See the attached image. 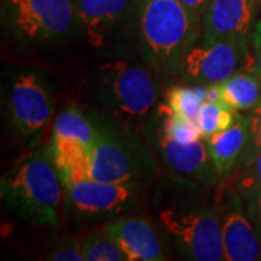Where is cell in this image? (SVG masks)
Listing matches in <instances>:
<instances>
[{
    "mask_svg": "<svg viewBox=\"0 0 261 261\" xmlns=\"http://www.w3.org/2000/svg\"><path fill=\"white\" fill-rule=\"evenodd\" d=\"M248 71L261 77V19L257 20L251 34V57Z\"/></svg>",
    "mask_w": 261,
    "mask_h": 261,
    "instance_id": "4316f807",
    "label": "cell"
},
{
    "mask_svg": "<svg viewBox=\"0 0 261 261\" xmlns=\"http://www.w3.org/2000/svg\"><path fill=\"white\" fill-rule=\"evenodd\" d=\"M137 186L105 183L84 178L65 186V196L75 214L90 218L116 216L134 209L138 199Z\"/></svg>",
    "mask_w": 261,
    "mask_h": 261,
    "instance_id": "30bf717a",
    "label": "cell"
},
{
    "mask_svg": "<svg viewBox=\"0 0 261 261\" xmlns=\"http://www.w3.org/2000/svg\"><path fill=\"white\" fill-rule=\"evenodd\" d=\"M209 155L219 177L231 176L245 159L250 147L248 119L238 113L237 119L228 129L206 138Z\"/></svg>",
    "mask_w": 261,
    "mask_h": 261,
    "instance_id": "5bb4252c",
    "label": "cell"
},
{
    "mask_svg": "<svg viewBox=\"0 0 261 261\" xmlns=\"http://www.w3.org/2000/svg\"><path fill=\"white\" fill-rule=\"evenodd\" d=\"M215 206L221 215L225 260H261L260 235L248 216L243 196L228 177H225V183L219 186Z\"/></svg>",
    "mask_w": 261,
    "mask_h": 261,
    "instance_id": "ba28073f",
    "label": "cell"
},
{
    "mask_svg": "<svg viewBox=\"0 0 261 261\" xmlns=\"http://www.w3.org/2000/svg\"><path fill=\"white\" fill-rule=\"evenodd\" d=\"M257 13L258 0H211L202 20V37L251 39Z\"/></svg>",
    "mask_w": 261,
    "mask_h": 261,
    "instance_id": "8fae6325",
    "label": "cell"
},
{
    "mask_svg": "<svg viewBox=\"0 0 261 261\" xmlns=\"http://www.w3.org/2000/svg\"><path fill=\"white\" fill-rule=\"evenodd\" d=\"M185 8H186L195 18H197L200 22L203 20L206 9L211 3V0H178Z\"/></svg>",
    "mask_w": 261,
    "mask_h": 261,
    "instance_id": "83f0119b",
    "label": "cell"
},
{
    "mask_svg": "<svg viewBox=\"0 0 261 261\" xmlns=\"http://www.w3.org/2000/svg\"><path fill=\"white\" fill-rule=\"evenodd\" d=\"M90 178L141 187L155 173L154 159L140 140L109 122H97Z\"/></svg>",
    "mask_w": 261,
    "mask_h": 261,
    "instance_id": "3957f363",
    "label": "cell"
},
{
    "mask_svg": "<svg viewBox=\"0 0 261 261\" xmlns=\"http://www.w3.org/2000/svg\"><path fill=\"white\" fill-rule=\"evenodd\" d=\"M164 231L178 252L193 261L225 260L222 224L218 207H168L159 214Z\"/></svg>",
    "mask_w": 261,
    "mask_h": 261,
    "instance_id": "5b68a950",
    "label": "cell"
},
{
    "mask_svg": "<svg viewBox=\"0 0 261 261\" xmlns=\"http://www.w3.org/2000/svg\"><path fill=\"white\" fill-rule=\"evenodd\" d=\"M121 245L128 261L167 260L154 225L141 216H122L103 226Z\"/></svg>",
    "mask_w": 261,
    "mask_h": 261,
    "instance_id": "7c38bea8",
    "label": "cell"
},
{
    "mask_svg": "<svg viewBox=\"0 0 261 261\" xmlns=\"http://www.w3.org/2000/svg\"><path fill=\"white\" fill-rule=\"evenodd\" d=\"M237 116L238 112L222 100H206L197 118V125L202 130V137L206 140L214 134L228 129L235 122Z\"/></svg>",
    "mask_w": 261,
    "mask_h": 261,
    "instance_id": "44dd1931",
    "label": "cell"
},
{
    "mask_svg": "<svg viewBox=\"0 0 261 261\" xmlns=\"http://www.w3.org/2000/svg\"><path fill=\"white\" fill-rule=\"evenodd\" d=\"M221 100L237 112H250L261 105V77L243 70L218 84Z\"/></svg>",
    "mask_w": 261,
    "mask_h": 261,
    "instance_id": "e0dca14e",
    "label": "cell"
},
{
    "mask_svg": "<svg viewBox=\"0 0 261 261\" xmlns=\"http://www.w3.org/2000/svg\"><path fill=\"white\" fill-rule=\"evenodd\" d=\"M75 18L90 45L102 47L106 34L128 9L129 0H73Z\"/></svg>",
    "mask_w": 261,
    "mask_h": 261,
    "instance_id": "9a60e30c",
    "label": "cell"
},
{
    "mask_svg": "<svg viewBox=\"0 0 261 261\" xmlns=\"http://www.w3.org/2000/svg\"><path fill=\"white\" fill-rule=\"evenodd\" d=\"M251 39L224 38L205 39L202 37L187 51L180 73L192 84H221L238 71L248 70L251 57Z\"/></svg>",
    "mask_w": 261,
    "mask_h": 261,
    "instance_id": "8992f818",
    "label": "cell"
},
{
    "mask_svg": "<svg viewBox=\"0 0 261 261\" xmlns=\"http://www.w3.org/2000/svg\"><path fill=\"white\" fill-rule=\"evenodd\" d=\"M3 20L28 41L64 37L74 25L73 0H3Z\"/></svg>",
    "mask_w": 261,
    "mask_h": 261,
    "instance_id": "52a82bcc",
    "label": "cell"
},
{
    "mask_svg": "<svg viewBox=\"0 0 261 261\" xmlns=\"http://www.w3.org/2000/svg\"><path fill=\"white\" fill-rule=\"evenodd\" d=\"M2 197L29 222L56 225L65 187L51 144L29 154L2 177Z\"/></svg>",
    "mask_w": 261,
    "mask_h": 261,
    "instance_id": "6da1fadb",
    "label": "cell"
},
{
    "mask_svg": "<svg viewBox=\"0 0 261 261\" xmlns=\"http://www.w3.org/2000/svg\"><path fill=\"white\" fill-rule=\"evenodd\" d=\"M228 178L241 196L261 190V149L247 154L240 167Z\"/></svg>",
    "mask_w": 261,
    "mask_h": 261,
    "instance_id": "7402d4cb",
    "label": "cell"
},
{
    "mask_svg": "<svg viewBox=\"0 0 261 261\" xmlns=\"http://www.w3.org/2000/svg\"><path fill=\"white\" fill-rule=\"evenodd\" d=\"M47 260L53 261H84L80 238H64L54 245Z\"/></svg>",
    "mask_w": 261,
    "mask_h": 261,
    "instance_id": "cb8c5ba5",
    "label": "cell"
},
{
    "mask_svg": "<svg viewBox=\"0 0 261 261\" xmlns=\"http://www.w3.org/2000/svg\"><path fill=\"white\" fill-rule=\"evenodd\" d=\"M84 261H128L118 241L105 228L80 238Z\"/></svg>",
    "mask_w": 261,
    "mask_h": 261,
    "instance_id": "ffe728a7",
    "label": "cell"
},
{
    "mask_svg": "<svg viewBox=\"0 0 261 261\" xmlns=\"http://www.w3.org/2000/svg\"><path fill=\"white\" fill-rule=\"evenodd\" d=\"M243 200L252 225L261 238V190L243 195Z\"/></svg>",
    "mask_w": 261,
    "mask_h": 261,
    "instance_id": "484cf974",
    "label": "cell"
},
{
    "mask_svg": "<svg viewBox=\"0 0 261 261\" xmlns=\"http://www.w3.org/2000/svg\"><path fill=\"white\" fill-rule=\"evenodd\" d=\"M53 157L64 187L79 180L90 178L93 148L74 140H51Z\"/></svg>",
    "mask_w": 261,
    "mask_h": 261,
    "instance_id": "2e32d148",
    "label": "cell"
},
{
    "mask_svg": "<svg viewBox=\"0 0 261 261\" xmlns=\"http://www.w3.org/2000/svg\"><path fill=\"white\" fill-rule=\"evenodd\" d=\"M53 99L35 73H20L10 86L8 113L20 135L34 137L47 128L53 118Z\"/></svg>",
    "mask_w": 261,
    "mask_h": 261,
    "instance_id": "9c48e42d",
    "label": "cell"
},
{
    "mask_svg": "<svg viewBox=\"0 0 261 261\" xmlns=\"http://www.w3.org/2000/svg\"><path fill=\"white\" fill-rule=\"evenodd\" d=\"M159 148L164 161L181 176L202 183H215L219 177L209 155L205 138L192 142H177L160 134Z\"/></svg>",
    "mask_w": 261,
    "mask_h": 261,
    "instance_id": "4fadbf2b",
    "label": "cell"
},
{
    "mask_svg": "<svg viewBox=\"0 0 261 261\" xmlns=\"http://www.w3.org/2000/svg\"><path fill=\"white\" fill-rule=\"evenodd\" d=\"M247 119H248V128H250V147H248L247 154H250V152H255L261 149V105L250 111Z\"/></svg>",
    "mask_w": 261,
    "mask_h": 261,
    "instance_id": "d4e9b609",
    "label": "cell"
},
{
    "mask_svg": "<svg viewBox=\"0 0 261 261\" xmlns=\"http://www.w3.org/2000/svg\"><path fill=\"white\" fill-rule=\"evenodd\" d=\"M159 113L163 119L160 134H163L164 137L173 141H177V142H192V141L203 138L197 122L187 121L185 118H180L174 113L168 112L164 106L160 108Z\"/></svg>",
    "mask_w": 261,
    "mask_h": 261,
    "instance_id": "603a6c76",
    "label": "cell"
},
{
    "mask_svg": "<svg viewBox=\"0 0 261 261\" xmlns=\"http://www.w3.org/2000/svg\"><path fill=\"white\" fill-rule=\"evenodd\" d=\"M94 86L100 103L125 121L147 116L157 99L152 75L141 65L122 60L100 65L96 71Z\"/></svg>",
    "mask_w": 261,
    "mask_h": 261,
    "instance_id": "277c9868",
    "label": "cell"
},
{
    "mask_svg": "<svg viewBox=\"0 0 261 261\" xmlns=\"http://www.w3.org/2000/svg\"><path fill=\"white\" fill-rule=\"evenodd\" d=\"M53 138L80 141L93 148L97 138V128L96 123L84 116L79 108L70 106L57 116L53 126Z\"/></svg>",
    "mask_w": 261,
    "mask_h": 261,
    "instance_id": "ac0fdd59",
    "label": "cell"
},
{
    "mask_svg": "<svg viewBox=\"0 0 261 261\" xmlns=\"http://www.w3.org/2000/svg\"><path fill=\"white\" fill-rule=\"evenodd\" d=\"M138 28L142 51L161 73L173 74L199 39L202 22L178 0H140Z\"/></svg>",
    "mask_w": 261,
    "mask_h": 261,
    "instance_id": "7a4b0ae2",
    "label": "cell"
},
{
    "mask_svg": "<svg viewBox=\"0 0 261 261\" xmlns=\"http://www.w3.org/2000/svg\"><path fill=\"white\" fill-rule=\"evenodd\" d=\"M207 100V86H176L167 92V99L163 105L168 112L174 113L187 121L197 122L199 112Z\"/></svg>",
    "mask_w": 261,
    "mask_h": 261,
    "instance_id": "d6986e66",
    "label": "cell"
}]
</instances>
